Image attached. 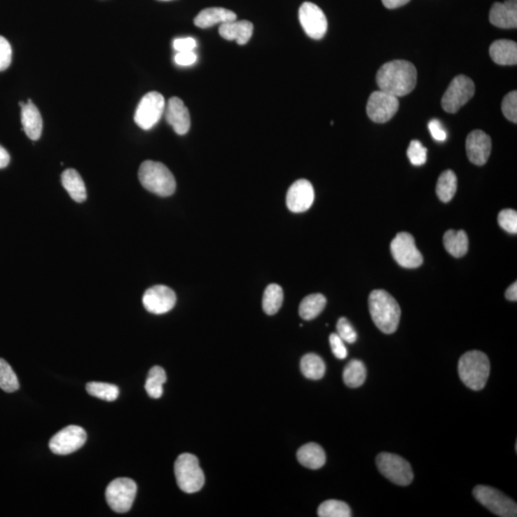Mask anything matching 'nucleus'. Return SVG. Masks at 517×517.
I'll list each match as a JSON object with an SVG mask.
<instances>
[{"mask_svg": "<svg viewBox=\"0 0 517 517\" xmlns=\"http://www.w3.org/2000/svg\"><path fill=\"white\" fill-rule=\"evenodd\" d=\"M380 90L402 97L414 90L417 83V69L413 64L397 60L385 64L377 73Z\"/></svg>", "mask_w": 517, "mask_h": 517, "instance_id": "f257e3e1", "label": "nucleus"}, {"mask_svg": "<svg viewBox=\"0 0 517 517\" xmlns=\"http://www.w3.org/2000/svg\"><path fill=\"white\" fill-rule=\"evenodd\" d=\"M369 310L375 325L382 333H395L401 319V308L396 299L383 289H375L369 296Z\"/></svg>", "mask_w": 517, "mask_h": 517, "instance_id": "f03ea898", "label": "nucleus"}, {"mask_svg": "<svg viewBox=\"0 0 517 517\" xmlns=\"http://www.w3.org/2000/svg\"><path fill=\"white\" fill-rule=\"evenodd\" d=\"M138 177L140 184L146 190L160 197H170L176 191L177 184L174 174L160 162H143L138 172Z\"/></svg>", "mask_w": 517, "mask_h": 517, "instance_id": "7ed1b4c3", "label": "nucleus"}, {"mask_svg": "<svg viewBox=\"0 0 517 517\" xmlns=\"http://www.w3.org/2000/svg\"><path fill=\"white\" fill-rule=\"evenodd\" d=\"M490 371V360L484 352H467L459 360L460 378L471 390L480 391L485 387Z\"/></svg>", "mask_w": 517, "mask_h": 517, "instance_id": "20e7f679", "label": "nucleus"}, {"mask_svg": "<svg viewBox=\"0 0 517 517\" xmlns=\"http://www.w3.org/2000/svg\"><path fill=\"white\" fill-rule=\"evenodd\" d=\"M174 475L180 490L186 493L200 492L205 485V474L198 459L193 454L184 453L179 456L174 463Z\"/></svg>", "mask_w": 517, "mask_h": 517, "instance_id": "39448f33", "label": "nucleus"}, {"mask_svg": "<svg viewBox=\"0 0 517 517\" xmlns=\"http://www.w3.org/2000/svg\"><path fill=\"white\" fill-rule=\"evenodd\" d=\"M137 492V483L133 480L130 478H117L109 483L106 488V502L115 513H127L132 509Z\"/></svg>", "mask_w": 517, "mask_h": 517, "instance_id": "423d86ee", "label": "nucleus"}, {"mask_svg": "<svg viewBox=\"0 0 517 517\" xmlns=\"http://www.w3.org/2000/svg\"><path fill=\"white\" fill-rule=\"evenodd\" d=\"M166 104L162 94L151 91L146 94L138 104L135 121L142 130L153 129L165 112Z\"/></svg>", "mask_w": 517, "mask_h": 517, "instance_id": "0eeeda50", "label": "nucleus"}, {"mask_svg": "<svg viewBox=\"0 0 517 517\" xmlns=\"http://www.w3.org/2000/svg\"><path fill=\"white\" fill-rule=\"evenodd\" d=\"M475 499L488 510L501 517H516V503L499 490L487 485H477L474 490Z\"/></svg>", "mask_w": 517, "mask_h": 517, "instance_id": "6e6552de", "label": "nucleus"}, {"mask_svg": "<svg viewBox=\"0 0 517 517\" xmlns=\"http://www.w3.org/2000/svg\"><path fill=\"white\" fill-rule=\"evenodd\" d=\"M378 469L383 476L399 485H408L413 481V471L408 462L396 454L382 453L377 457Z\"/></svg>", "mask_w": 517, "mask_h": 517, "instance_id": "1a4fd4ad", "label": "nucleus"}, {"mask_svg": "<svg viewBox=\"0 0 517 517\" xmlns=\"http://www.w3.org/2000/svg\"><path fill=\"white\" fill-rule=\"evenodd\" d=\"M474 93L475 85L471 78L464 75L457 76L443 94V109L448 113H456L474 97Z\"/></svg>", "mask_w": 517, "mask_h": 517, "instance_id": "9d476101", "label": "nucleus"}, {"mask_svg": "<svg viewBox=\"0 0 517 517\" xmlns=\"http://www.w3.org/2000/svg\"><path fill=\"white\" fill-rule=\"evenodd\" d=\"M390 248L396 262L402 268H417L424 262L413 236L406 232L397 235L391 242Z\"/></svg>", "mask_w": 517, "mask_h": 517, "instance_id": "9b49d317", "label": "nucleus"}, {"mask_svg": "<svg viewBox=\"0 0 517 517\" xmlns=\"http://www.w3.org/2000/svg\"><path fill=\"white\" fill-rule=\"evenodd\" d=\"M398 97L382 90L371 94L367 102V115L373 122L382 124L390 121L399 111Z\"/></svg>", "mask_w": 517, "mask_h": 517, "instance_id": "f8f14e48", "label": "nucleus"}, {"mask_svg": "<svg viewBox=\"0 0 517 517\" xmlns=\"http://www.w3.org/2000/svg\"><path fill=\"white\" fill-rule=\"evenodd\" d=\"M86 432L77 425H69L59 431L49 442V448L57 455H67L75 453L85 445Z\"/></svg>", "mask_w": 517, "mask_h": 517, "instance_id": "ddd939ff", "label": "nucleus"}, {"mask_svg": "<svg viewBox=\"0 0 517 517\" xmlns=\"http://www.w3.org/2000/svg\"><path fill=\"white\" fill-rule=\"evenodd\" d=\"M299 20L305 33L313 40H321L327 33V18L322 10L312 2H304L301 5Z\"/></svg>", "mask_w": 517, "mask_h": 517, "instance_id": "4468645a", "label": "nucleus"}, {"mask_svg": "<svg viewBox=\"0 0 517 517\" xmlns=\"http://www.w3.org/2000/svg\"><path fill=\"white\" fill-rule=\"evenodd\" d=\"M177 303V295L172 289L166 286L150 287L143 295V305L149 312L153 315H164L174 309Z\"/></svg>", "mask_w": 517, "mask_h": 517, "instance_id": "2eb2a0df", "label": "nucleus"}, {"mask_svg": "<svg viewBox=\"0 0 517 517\" xmlns=\"http://www.w3.org/2000/svg\"><path fill=\"white\" fill-rule=\"evenodd\" d=\"M315 201V189L307 179H299L289 187L287 206L291 212L302 213L309 210Z\"/></svg>", "mask_w": 517, "mask_h": 517, "instance_id": "dca6fc26", "label": "nucleus"}, {"mask_svg": "<svg viewBox=\"0 0 517 517\" xmlns=\"http://www.w3.org/2000/svg\"><path fill=\"white\" fill-rule=\"evenodd\" d=\"M466 151L471 163L477 166L485 165L492 153V139L483 130H474L467 135Z\"/></svg>", "mask_w": 517, "mask_h": 517, "instance_id": "f3484780", "label": "nucleus"}, {"mask_svg": "<svg viewBox=\"0 0 517 517\" xmlns=\"http://www.w3.org/2000/svg\"><path fill=\"white\" fill-rule=\"evenodd\" d=\"M165 116L170 126L179 135H186L191 127L189 111L184 101L177 97L170 99L166 104Z\"/></svg>", "mask_w": 517, "mask_h": 517, "instance_id": "a211bd4d", "label": "nucleus"}, {"mask_svg": "<svg viewBox=\"0 0 517 517\" xmlns=\"http://www.w3.org/2000/svg\"><path fill=\"white\" fill-rule=\"evenodd\" d=\"M490 22L498 28L516 29L517 26V0H506L492 5Z\"/></svg>", "mask_w": 517, "mask_h": 517, "instance_id": "6ab92c4d", "label": "nucleus"}, {"mask_svg": "<svg viewBox=\"0 0 517 517\" xmlns=\"http://www.w3.org/2000/svg\"><path fill=\"white\" fill-rule=\"evenodd\" d=\"M253 25L248 20H233V22L223 23L219 29V35L224 40L236 41L240 46H244L253 35Z\"/></svg>", "mask_w": 517, "mask_h": 517, "instance_id": "aec40b11", "label": "nucleus"}, {"mask_svg": "<svg viewBox=\"0 0 517 517\" xmlns=\"http://www.w3.org/2000/svg\"><path fill=\"white\" fill-rule=\"evenodd\" d=\"M22 123L26 135L31 140L40 139L41 132H43V118H41L40 111L30 99L22 108Z\"/></svg>", "mask_w": 517, "mask_h": 517, "instance_id": "412c9836", "label": "nucleus"}, {"mask_svg": "<svg viewBox=\"0 0 517 517\" xmlns=\"http://www.w3.org/2000/svg\"><path fill=\"white\" fill-rule=\"evenodd\" d=\"M237 20V15L224 8L213 7L202 10L195 18L194 23L200 28H209L216 25L233 22Z\"/></svg>", "mask_w": 517, "mask_h": 517, "instance_id": "4be33fe9", "label": "nucleus"}, {"mask_svg": "<svg viewBox=\"0 0 517 517\" xmlns=\"http://www.w3.org/2000/svg\"><path fill=\"white\" fill-rule=\"evenodd\" d=\"M490 56L495 64L516 65L517 64V43L509 40L495 41L490 47Z\"/></svg>", "mask_w": 517, "mask_h": 517, "instance_id": "5701e85b", "label": "nucleus"}, {"mask_svg": "<svg viewBox=\"0 0 517 517\" xmlns=\"http://www.w3.org/2000/svg\"><path fill=\"white\" fill-rule=\"evenodd\" d=\"M299 463L310 469H321L326 463V454L324 449L315 443H307L297 451Z\"/></svg>", "mask_w": 517, "mask_h": 517, "instance_id": "b1692460", "label": "nucleus"}, {"mask_svg": "<svg viewBox=\"0 0 517 517\" xmlns=\"http://www.w3.org/2000/svg\"><path fill=\"white\" fill-rule=\"evenodd\" d=\"M62 184L76 202H83L86 200L85 182L76 170H65L62 174Z\"/></svg>", "mask_w": 517, "mask_h": 517, "instance_id": "393cba45", "label": "nucleus"}, {"mask_svg": "<svg viewBox=\"0 0 517 517\" xmlns=\"http://www.w3.org/2000/svg\"><path fill=\"white\" fill-rule=\"evenodd\" d=\"M443 245L449 254L455 258H461L469 250V237L464 230H448L443 235Z\"/></svg>", "mask_w": 517, "mask_h": 517, "instance_id": "a878e982", "label": "nucleus"}, {"mask_svg": "<svg viewBox=\"0 0 517 517\" xmlns=\"http://www.w3.org/2000/svg\"><path fill=\"white\" fill-rule=\"evenodd\" d=\"M327 304V299L320 294H310L305 297L300 304L299 315L304 320H312L317 317Z\"/></svg>", "mask_w": 517, "mask_h": 517, "instance_id": "bb28decb", "label": "nucleus"}, {"mask_svg": "<svg viewBox=\"0 0 517 517\" xmlns=\"http://www.w3.org/2000/svg\"><path fill=\"white\" fill-rule=\"evenodd\" d=\"M300 367L303 375L310 380H318L324 377L326 372V365L323 359L316 354H305L302 357Z\"/></svg>", "mask_w": 517, "mask_h": 517, "instance_id": "cd10ccee", "label": "nucleus"}, {"mask_svg": "<svg viewBox=\"0 0 517 517\" xmlns=\"http://www.w3.org/2000/svg\"><path fill=\"white\" fill-rule=\"evenodd\" d=\"M367 370L364 363L360 360H351L343 371L345 385L351 388L361 386L366 380Z\"/></svg>", "mask_w": 517, "mask_h": 517, "instance_id": "c85d7f7f", "label": "nucleus"}, {"mask_svg": "<svg viewBox=\"0 0 517 517\" xmlns=\"http://www.w3.org/2000/svg\"><path fill=\"white\" fill-rule=\"evenodd\" d=\"M456 191L457 177L454 172L448 170L442 172L436 186V194L440 200L443 202H449L455 195Z\"/></svg>", "mask_w": 517, "mask_h": 517, "instance_id": "c756f323", "label": "nucleus"}, {"mask_svg": "<svg viewBox=\"0 0 517 517\" xmlns=\"http://www.w3.org/2000/svg\"><path fill=\"white\" fill-rule=\"evenodd\" d=\"M284 301L283 289L279 284H271L266 287L263 297V312L268 315H276Z\"/></svg>", "mask_w": 517, "mask_h": 517, "instance_id": "7c9ffc66", "label": "nucleus"}, {"mask_svg": "<svg viewBox=\"0 0 517 517\" xmlns=\"http://www.w3.org/2000/svg\"><path fill=\"white\" fill-rule=\"evenodd\" d=\"M165 370L160 366L151 368L146 380L145 389L148 395L153 399L161 398L163 395V385L166 382Z\"/></svg>", "mask_w": 517, "mask_h": 517, "instance_id": "2f4dec72", "label": "nucleus"}, {"mask_svg": "<svg viewBox=\"0 0 517 517\" xmlns=\"http://www.w3.org/2000/svg\"><path fill=\"white\" fill-rule=\"evenodd\" d=\"M86 391L90 396L106 401H113L119 397V388L116 385L106 382H90L86 385Z\"/></svg>", "mask_w": 517, "mask_h": 517, "instance_id": "473e14b6", "label": "nucleus"}, {"mask_svg": "<svg viewBox=\"0 0 517 517\" xmlns=\"http://www.w3.org/2000/svg\"><path fill=\"white\" fill-rule=\"evenodd\" d=\"M320 517H350L352 511L346 503L338 500H328L321 504L318 508Z\"/></svg>", "mask_w": 517, "mask_h": 517, "instance_id": "72a5a7b5", "label": "nucleus"}, {"mask_svg": "<svg viewBox=\"0 0 517 517\" xmlns=\"http://www.w3.org/2000/svg\"><path fill=\"white\" fill-rule=\"evenodd\" d=\"M0 388L7 393H13L20 388L17 375L4 359H0Z\"/></svg>", "mask_w": 517, "mask_h": 517, "instance_id": "f704fd0d", "label": "nucleus"}, {"mask_svg": "<svg viewBox=\"0 0 517 517\" xmlns=\"http://www.w3.org/2000/svg\"><path fill=\"white\" fill-rule=\"evenodd\" d=\"M407 156H408L410 162L414 166L424 165L427 160V148H425L420 141H411L408 150H407Z\"/></svg>", "mask_w": 517, "mask_h": 517, "instance_id": "c9c22d12", "label": "nucleus"}, {"mask_svg": "<svg viewBox=\"0 0 517 517\" xmlns=\"http://www.w3.org/2000/svg\"><path fill=\"white\" fill-rule=\"evenodd\" d=\"M498 223L505 231L511 234L517 233V213L513 209H505L498 215Z\"/></svg>", "mask_w": 517, "mask_h": 517, "instance_id": "e433bc0d", "label": "nucleus"}, {"mask_svg": "<svg viewBox=\"0 0 517 517\" xmlns=\"http://www.w3.org/2000/svg\"><path fill=\"white\" fill-rule=\"evenodd\" d=\"M502 112L509 121L517 123V92L516 90L506 94L502 102Z\"/></svg>", "mask_w": 517, "mask_h": 517, "instance_id": "4c0bfd02", "label": "nucleus"}, {"mask_svg": "<svg viewBox=\"0 0 517 517\" xmlns=\"http://www.w3.org/2000/svg\"><path fill=\"white\" fill-rule=\"evenodd\" d=\"M338 334L340 336L342 340L346 342V343L352 344L357 341V333L352 324L349 322L347 318L342 317L338 320Z\"/></svg>", "mask_w": 517, "mask_h": 517, "instance_id": "58836bf2", "label": "nucleus"}, {"mask_svg": "<svg viewBox=\"0 0 517 517\" xmlns=\"http://www.w3.org/2000/svg\"><path fill=\"white\" fill-rule=\"evenodd\" d=\"M12 47L9 41L0 36V71H4L12 62Z\"/></svg>", "mask_w": 517, "mask_h": 517, "instance_id": "ea45409f", "label": "nucleus"}, {"mask_svg": "<svg viewBox=\"0 0 517 517\" xmlns=\"http://www.w3.org/2000/svg\"><path fill=\"white\" fill-rule=\"evenodd\" d=\"M330 345L331 351L336 359H345L348 356L345 342L342 340L338 333H331L330 336Z\"/></svg>", "mask_w": 517, "mask_h": 517, "instance_id": "a19ab883", "label": "nucleus"}, {"mask_svg": "<svg viewBox=\"0 0 517 517\" xmlns=\"http://www.w3.org/2000/svg\"><path fill=\"white\" fill-rule=\"evenodd\" d=\"M428 129H429L431 135H432V137L434 138L436 141L443 142V141L446 140L448 133H446V130L443 129L442 123L439 121L438 119L431 120V121L428 123Z\"/></svg>", "mask_w": 517, "mask_h": 517, "instance_id": "79ce46f5", "label": "nucleus"}, {"mask_svg": "<svg viewBox=\"0 0 517 517\" xmlns=\"http://www.w3.org/2000/svg\"><path fill=\"white\" fill-rule=\"evenodd\" d=\"M174 50L177 52L194 51L197 47V41L194 38L187 36V38L176 39L172 43Z\"/></svg>", "mask_w": 517, "mask_h": 517, "instance_id": "37998d69", "label": "nucleus"}, {"mask_svg": "<svg viewBox=\"0 0 517 517\" xmlns=\"http://www.w3.org/2000/svg\"><path fill=\"white\" fill-rule=\"evenodd\" d=\"M198 61L197 54L194 51L177 52L174 56V62L180 67H190Z\"/></svg>", "mask_w": 517, "mask_h": 517, "instance_id": "c03bdc74", "label": "nucleus"}, {"mask_svg": "<svg viewBox=\"0 0 517 517\" xmlns=\"http://www.w3.org/2000/svg\"><path fill=\"white\" fill-rule=\"evenodd\" d=\"M381 1L388 9H396V8L404 6L408 4L410 0H381Z\"/></svg>", "mask_w": 517, "mask_h": 517, "instance_id": "a18cd8bd", "label": "nucleus"}, {"mask_svg": "<svg viewBox=\"0 0 517 517\" xmlns=\"http://www.w3.org/2000/svg\"><path fill=\"white\" fill-rule=\"evenodd\" d=\"M506 298L509 300V301H514L516 302L517 300V283L516 282H514L513 284H511L510 287H508V289L506 291L505 294Z\"/></svg>", "mask_w": 517, "mask_h": 517, "instance_id": "49530a36", "label": "nucleus"}, {"mask_svg": "<svg viewBox=\"0 0 517 517\" xmlns=\"http://www.w3.org/2000/svg\"><path fill=\"white\" fill-rule=\"evenodd\" d=\"M10 155L2 146H0V169H4L10 163Z\"/></svg>", "mask_w": 517, "mask_h": 517, "instance_id": "de8ad7c7", "label": "nucleus"}, {"mask_svg": "<svg viewBox=\"0 0 517 517\" xmlns=\"http://www.w3.org/2000/svg\"><path fill=\"white\" fill-rule=\"evenodd\" d=\"M163 1H169V0H163Z\"/></svg>", "mask_w": 517, "mask_h": 517, "instance_id": "09e8293b", "label": "nucleus"}]
</instances>
